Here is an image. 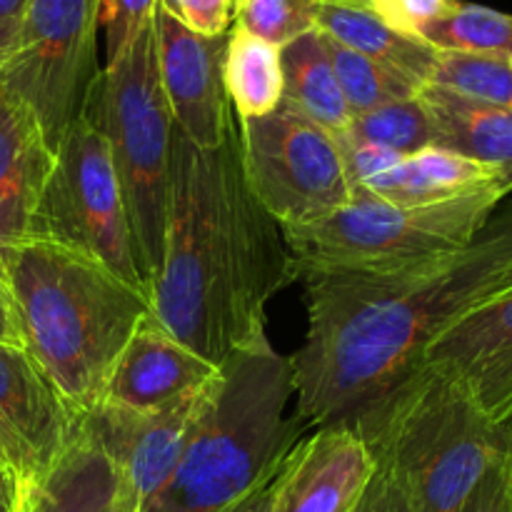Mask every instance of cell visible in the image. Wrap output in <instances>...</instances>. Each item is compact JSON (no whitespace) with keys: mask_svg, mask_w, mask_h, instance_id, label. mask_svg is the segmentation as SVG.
I'll return each instance as SVG.
<instances>
[{"mask_svg":"<svg viewBox=\"0 0 512 512\" xmlns=\"http://www.w3.org/2000/svg\"><path fill=\"white\" fill-rule=\"evenodd\" d=\"M155 35L160 85L175 130L195 148H220L235 123L223 78L228 35L193 33L160 5L155 8Z\"/></svg>","mask_w":512,"mask_h":512,"instance_id":"cell-13","label":"cell"},{"mask_svg":"<svg viewBox=\"0 0 512 512\" xmlns=\"http://www.w3.org/2000/svg\"><path fill=\"white\" fill-rule=\"evenodd\" d=\"M375 465L390 470L410 512H463L485 470L508 453L510 430L490 423L463 390L425 365L350 415Z\"/></svg>","mask_w":512,"mask_h":512,"instance_id":"cell-5","label":"cell"},{"mask_svg":"<svg viewBox=\"0 0 512 512\" xmlns=\"http://www.w3.org/2000/svg\"><path fill=\"white\" fill-rule=\"evenodd\" d=\"M223 78L238 120L263 118L283 103L280 48L235 25L228 30Z\"/></svg>","mask_w":512,"mask_h":512,"instance_id":"cell-23","label":"cell"},{"mask_svg":"<svg viewBox=\"0 0 512 512\" xmlns=\"http://www.w3.org/2000/svg\"><path fill=\"white\" fill-rule=\"evenodd\" d=\"M308 333L290 360L303 425L345 423L398 383L460 315L512 288V210L495 213L465 250L400 273H315Z\"/></svg>","mask_w":512,"mask_h":512,"instance_id":"cell-1","label":"cell"},{"mask_svg":"<svg viewBox=\"0 0 512 512\" xmlns=\"http://www.w3.org/2000/svg\"><path fill=\"white\" fill-rule=\"evenodd\" d=\"M270 498H273V480L260 490H255L253 495H248L243 503H238L228 512H270Z\"/></svg>","mask_w":512,"mask_h":512,"instance_id":"cell-37","label":"cell"},{"mask_svg":"<svg viewBox=\"0 0 512 512\" xmlns=\"http://www.w3.org/2000/svg\"><path fill=\"white\" fill-rule=\"evenodd\" d=\"M240 163L255 198L280 225H303L353 200L338 138L280 103L238 120Z\"/></svg>","mask_w":512,"mask_h":512,"instance_id":"cell-10","label":"cell"},{"mask_svg":"<svg viewBox=\"0 0 512 512\" xmlns=\"http://www.w3.org/2000/svg\"><path fill=\"white\" fill-rule=\"evenodd\" d=\"M353 512H410V505L395 475L375 465L373 478Z\"/></svg>","mask_w":512,"mask_h":512,"instance_id":"cell-33","label":"cell"},{"mask_svg":"<svg viewBox=\"0 0 512 512\" xmlns=\"http://www.w3.org/2000/svg\"><path fill=\"white\" fill-rule=\"evenodd\" d=\"M30 0H0V63L8 58L23 28Z\"/></svg>","mask_w":512,"mask_h":512,"instance_id":"cell-34","label":"cell"},{"mask_svg":"<svg viewBox=\"0 0 512 512\" xmlns=\"http://www.w3.org/2000/svg\"><path fill=\"white\" fill-rule=\"evenodd\" d=\"M160 8L193 33L218 38L233 28L235 0H158Z\"/></svg>","mask_w":512,"mask_h":512,"instance_id":"cell-30","label":"cell"},{"mask_svg":"<svg viewBox=\"0 0 512 512\" xmlns=\"http://www.w3.org/2000/svg\"><path fill=\"white\" fill-rule=\"evenodd\" d=\"M98 0H30L0 63V95L23 105L58 150L88 108L100 75Z\"/></svg>","mask_w":512,"mask_h":512,"instance_id":"cell-8","label":"cell"},{"mask_svg":"<svg viewBox=\"0 0 512 512\" xmlns=\"http://www.w3.org/2000/svg\"><path fill=\"white\" fill-rule=\"evenodd\" d=\"M338 138L375 145L395 155H415L435 145V128L420 93L415 98L358 113Z\"/></svg>","mask_w":512,"mask_h":512,"instance_id":"cell-25","label":"cell"},{"mask_svg":"<svg viewBox=\"0 0 512 512\" xmlns=\"http://www.w3.org/2000/svg\"><path fill=\"white\" fill-rule=\"evenodd\" d=\"M508 430H510V455H512V425H510Z\"/></svg>","mask_w":512,"mask_h":512,"instance_id":"cell-40","label":"cell"},{"mask_svg":"<svg viewBox=\"0 0 512 512\" xmlns=\"http://www.w3.org/2000/svg\"><path fill=\"white\" fill-rule=\"evenodd\" d=\"M320 3H338V5H355V8H375L380 0H320Z\"/></svg>","mask_w":512,"mask_h":512,"instance_id":"cell-39","label":"cell"},{"mask_svg":"<svg viewBox=\"0 0 512 512\" xmlns=\"http://www.w3.org/2000/svg\"><path fill=\"white\" fill-rule=\"evenodd\" d=\"M508 198L488 188L445 203H388L365 190L325 218L285 225L295 280L315 273L380 275L420 268L468 248Z\"/></svg>","mask_w":512,"mask_h":512,"instance_id":"cell-6","label":"cell"},{"mask_svg":"<svg viewBox=\"0 0 512 512\" xmlns=\"http://www.w3.org/2000/svg\"><path fill=\"white\" fill-rule=\"evenodd\" d=\"M428 85L475 103L512 108V63L505 58L440 53Z\"/></svg>","mask_w":512,"mask_h":512,"instance_id":"cell-27","label":"cell"},{"mask_svg":"<svg viewBox=\"0 0 512 512\" xmlns=\"http://www.w3.org/2000/svg\"><path fill=\"white\" fill-rule=\"evenodd\" d=\"M280 65H283V105L328 133H345L353 113L340 90L325 35L313 30L280 48Z\"/></svg>","mask_w":512,"mask_h":512,"instance_id":"cell-22","label":"cell"},{"mask_svg":"<svg viewBox=\"0 0 512 512\" xmlns=\"http://www.w3.org/2000/svg\"><path fill=\"white\" fill-rule=\"evenodd\" d=\"M290 360L268 338L230 355L178 465L140 512H228L278 475L305 425Z\"/></svg>","mask_w":512,"mask_h":512,"instance_id":"cell-4","label":"cell"},{"mask_svg":"<svg viewBox=\"0 0 512 512\" xmlns=\"http://www.w3.org/2000/svg\"><path fill=\"white\" fill-rule=\"evenodd\" d=\"M110 512H138V508H135V503H133V498L125 493V488H123V493H120L118 503L113 505V510H110Z\"/></svg>","mask_w":512,"mask_h":512,"instance_id":"cell-38","label":"cell"},{"mask_svg":"<svg viewBox=\"0 0 512 512\" xmlns=\"http://www.w3.org/2000/svg\"><path fill=\"white\" fill-rule=\"evenodd\" d=\"M295 280L283 225L260 205L240 163L238 120L220 148L175 130L165 250L150 315L213 365L268 338V303Z\"/></svg>","mask_w":512,"mask_h":512,"instance_id":"cell-2","label":"cell"},{"mask_svg":"<svg viewBox=\"0 0 512 512\" xmlns=\"http://www.w3.org/2000/svg\"><path fill=\"white\" fill-rule=\"evenodd\" d=\"M85 115L108 140L128 210L135 263L150 295L163 263L175 135L160 85L155 15L118 58L103 65Z\"/></svg>","mask_w":512,"mask_h":512,"instance_id":"cell-7","label":"cell"},{"mask_svg":"<svg viewBox=\"0 0 512 512\" xmlns=\"http://www.w3.org/2000/svg\"><path fill=\"white\" fill-rule=\"evenodd\" d=\"M320 0H235V28L285 48L300 35L318 30Z\"/></svg>","mask_w":512,"mask_h":512,"instance_id":"cell-28","label":"cell"},{"mask_svg":"<svg viewBox=\"0 0 512 512\" xmlns=\"http://www.w3.org/2000/svg\"><path fill=\"white\" fill-rule=\"evenodd\" d=\"M325 45H328L343 98L353 115L368 113V110H375L388 103H398V100L415 98L423 90L413 80L403 78V75L393 73L385 65L335 43L328 35H325Z\"/></svg>","mask_w":512,"mask_h":512,"instance_id":"cell-26","label":"cell"},{"mask_svg":"<svg viewBox=\"0 0 512 512\" xmlns=\"http://www.w3.org/2000/svg\"><path fill=\"white\" fill-rule=\"evenodd\" d=\"M510 210H512V205H510Z\"/></svg>","mask_w":512,"mask_h":512,"instance_id":"cell-42","label":"cell"},{"mask_svg":"<svg viewBox=\"0 0 512 512\" xmlns=\"http://www.w3.org/2000/svg\"><path fill=\"white\" fill-rule=\"evenodd\" d=\"M463 512H512V455H500L465 503Z\"/></svg>","mask_w":512,"mask_h":512,"instance_id":"cell-31","label":"cell"},{"mask_svg":"<svg viewBox=\"0 0 512 512\" xmlns=\"http://www.w3.org/2000/svg\"><path fill=\"white\" fill-rule=\"evenodd\" d=\"M218 373V365L165 333L148 315L125 343L103 403L133 413H155L205 390Z\"/></svg>","mask_w":512,"mask_h":512,"instance_id":"cell-16","label":"cell"},{"mask_svg":"<svg viewBox=\"0 0 512 512\" xmlns=\"http://www.w3.org/2000/svg\"><path fill=\"white\" fill-rule=\"evenodd\" d=\"M55 150L23 105L0 95V278L10 253L30 238Z\"/></svg>","mask_w":512,"mask_h":512,"instance_id":"cell-17","label":"cell"},{"mask_svg":"<svg viewBox=\"0 0 512 512\" xmlns=\"http://www.w3.org/2000/svg\"><path fill=\"white\" fill-rule=\"evenodd\" d=\"M373 473V455L350 425H320L280 465L270 512H353Z\"/></svg>","mask_w":512,"mask_h":512,"instance_id":"cell-15","label":"cell"},{"mask_svg":"<svg viewBox=\"0 0 512 512\" xmlns=\"http://www.w3.org/2000/svg\"><path fill=\"white\" fill-rule=\"evenodd\" d=\"M0 512H25L23 488L3 463H0Z\"/></svg>","mask_w":512,"mask_h":512,"instance_id":"cell-36","label":"cell"},{"mask_svg":"<svg viewBox=\"0 0 512 512\" xmlns=\"http://www.w3.org/2000/svg\"><path fill=\"white\" fill-rule=\"evenodd\" d=\"M488 188H503L493 170L455 150L430 145L420 153L405 155L383 175L353 190H365L388 203L428 205L463 198V195Z\"/></svg>","mask_w":512,"mask_h":512,"instance_id":"cell-19","label":"cell"},{"mask_svg":"<svg viewBox=\"0 0 512 512\" xmlns=\"http://www.w3.org/2000/svg\"><path fill=\"white\" fill-rule=\"evenodd\" d=\"M510 63H512V60H510Z\"/></svg>","mask_w":512,"mask_h":512,"instance_id":"cell-43","label":"cell"},{"mask_svg":"<svg viewBox=\"0 0 512 512\" xmlns=\"http://www.w3.org/2000/svg\"><path fill=\"white\" fill-rule=\"evenodd\" d=\"M213 383L155 413H133L100 403L83 418L85 430L118 470L125 493L133 498L138 512L153 500L178 465Z\"/></svg>","mask_w":512,"mask_h":512,"instance_id":"cell-14","label":"cell"},{"mask_svg":"<svg viewBox=\"0 0 512 512\" xmlns=\"http://www.w3.org/2000/svg\"><path fill=\"white\" fill-rule=\"evenodd\" d=\"M158 0H98V23L105 38V63L118 58L153 20Z\"/></svg>","mask_w":512,"mask_h":512,"instance_id":"cell-29","label":"cell"},{"mask_svg":"<svg viewBox=\"0 0 512 512\" xmlns=\"http://www.w3.org/2000/svg\"><path fill=\"white\" fill-rule=\"evenodd\" d=\"M450 3L453 0H380L370 10L383 18L390 28L420 38V30L438 20L450 8Z\"/></svg>","mask_w":512,"mask_h":512,"instance_id":"cell-32","label":"cell"},{"mask_svg":"<svg viewBox=\"0 0 512 512\" xmlns=\"http://www.w3.org/2000/svg\"><path fill=\"white\" fill-rule=\"evenodd\" d=\"M80 423L28 350L0 345V455L25 503L75 443Z\"/></svg>","mask_w":512,"mask_h":512,"instance_id":"cell-11","label":"cell"},{"mask_svg":"<svg viewBox=\"0 0 512 512\" xmlns=\"http://www.w3.org/2000/svg\"><path fill=\"white\" fill-rule=\"evenodd\" d=\"M5 283L23 348L78 418L103 403L125 343L150 315V295L100 260L43 238L10 253Z\"/></svg>","mask_w":512,"mask_h":512,"instance_id":"cell-3","label":"cell"},{"mask_svg":"<svg viewBox=\"0 0 512 512\" xmlns=\"http://www.w3.org/2000/svg\"><path fill=\"white\" fill-rule=\"evenodd\" d=\"M0 463H3V465H5V460H3V455H0ZM5 468H8V465H5Z\"/></svg>","mask_w":512,"mask_h":512,"instance_id":"cell-41","label":"cell"},{"mask_svg":"<svg viewBox=\"0 0 512 512\" xmlns=\"http://www.w3.org/2000/svg\"><path fill=\"white\" fill-rule=\"evenodd\" d=\"M420 38L438 53L512 60V15L485 5L453 0L438 20L420 30Z\"/></svg>","mask_w":512,"mask_h":512,"instance_id":"cell-24","label":"cell"},{"mask_svg":"<svg viewBox=\"0 0 512 512\" xmlns=\"http://www.w3.org/2000/svg\"><path fill=\"white\" fill-rule=\"evenodd\" d=\"M120 493L123 480L118 470L80 423L68 453L28 495L25 512H110Z\"/></svg>","mask_w":512,"mask_h":512,"instance_id":"cell-21","label":"cell"},{"mask_svg":"<svg viewBox=\"0 0 512 512\" xmlns=\"http://www.w3.org/2000/svg\"><path fill=\"white\" fill-rule=\"evenodd\" d=\"M318 30L335 43L413 80L420 88L430 83L435 65H438L440 53L433 45H428L418 35L390 28L370 8L320 3Z\"/></svg>","mask_w":512,"mask_h":512,"instance_id":"cell-20","label":"cell"},{"mask_svg":"<svg viewBox=\"0 0 512 512\" xmlns=\"http://www.w3.org/2000/svg\"><path fill=\"white\" fill-rule=\"evenodd\" d=\"M0 345H18L23 348V330H20L18 308L5 278H0Z\"/></svg>","mask_w":512,"mask_h":512,"instance_id":"cell-35","label":"cell"},{"mask_svg":"<svg viewBox=\"0 0 512 512\" xmlns=\"http://www.w3.org/2000/svg\"><path fill=\"white\" fill-rule=\"evenodd\" d=\"M420 98L433 118L435 145L478 160L512 195V108L475 103L435 85H425Z\"/></svg>","mask_w":512,"mask_h":512,"instance_id":"cell-18","label":"cell"},{"mask_svg":"<svg viewBox=\"0 0 512 512\" xmlns=\"http://www.w3.org/2000/svg\"><path fill=\"white\" fill-rule=\"evenodd\" d=\"M418 365L458 385L498 428L512 425V288L460 315Z\"/></svg>","mask_w":512,"mask_h":512,"instance_id":"cell-12","label":"cell"},{"mask_svg":"<svg viewBox=\"0 0 512 512\" xmlns=\"http://www.w3.org/2000/svg\"><path fill=\"white\" fill-rule=\"evenodd\" d=\"M30 238L78 250L145 290L113 155L88 115L65 133L55 150V165L35 210Z\"/></svg>","mask_w":512,"mask_h":512,"instance_id":"cell-9","label":"cell"}]
</instances>
